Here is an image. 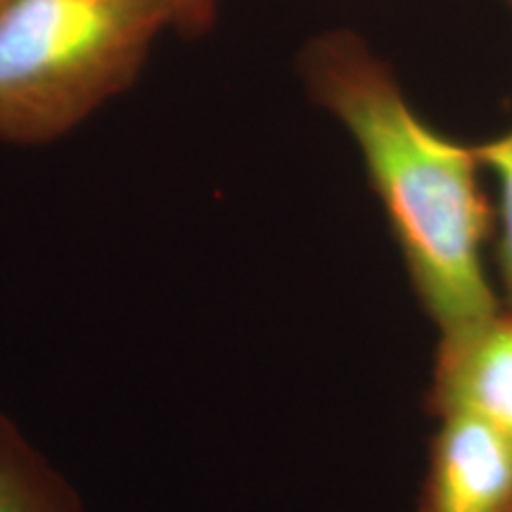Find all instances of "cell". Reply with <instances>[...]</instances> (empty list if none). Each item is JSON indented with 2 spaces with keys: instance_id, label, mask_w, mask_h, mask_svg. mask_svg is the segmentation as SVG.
Instances as JSON below:
<instances>
[{
  "instance_id": "obj_3",
  "label": "cell",
  "mask_w": 512,
  "mask_h": 512,
  "mask_svg": "<svg viewBox=\"0 0 512 512\" xmlns=\"http://www.w3.org/2000/svg\"><path fill=\"white\" fill-rule=\"evenodd\" d=\"M415 512H510L512 434L467 413H439Z\"/></svg>"
},
{
  "instance_id": "obj_9",
  "label": "cell",
  "mask_w": 512,
  "mask_h": 512,
  "mask_svg": "<svg viewBox=\"0 0 512 512\" xmlns=\"http://www.w3.org/2000/svg\"><path fill=\"white\" fill-rule=\"evenodd\" d=\"M508 3H510V8H512V0H508Z\"/></svg>"
},
{
  "instance_id": "obj_7",
  "label": "cell",
  "mask_w": 512,
  "mask_h": 512,
  "mask_svg": "<svg viewBox=\"0 0 512 512\" xmlns=\"http://www.w3.org/2000/svg\"><path fill=\"white\" fill-rule=\"evenodd\" d=\"M178 34L185 38H202L214 29L219 19V0H166Z\"/></svg>"
},
{
  "instance_id": "obj_4",
  "label": "cell",
  "mask_w": 512,
  "mask_h": 512,
  "mask_svg": "<svg viewBox=\"0 0 512 512\" xmlns=\"http://www.w3.org/2000/svg\"><path fill=\"white\" fill-rule=\"evenodd\" d=\"M427 411L467 413L512 434V309L437 337Z\"/></svg>"
},
{
  "instance_id": "obj_10",
  "label": "cell",
  "mask_w": 512,
  "mask_h": 512,
  "mask_svg": "<svg viewBox=\"0 0 512 512\" xmlns=\"http://www.w3.org/2000/svg\"><path fill=\"white\" fill-rule=\"evenodd\" d=\"M510 512H512V510H510Z\"/></svg>"
},
{
  "instance_id": "obj_5",
  "label": "cell",
  "mask_w": 512,
  "mask_h": 512,
  "mask_svg": "<svg viewBox=\"0 0 512 512\" xmlns=\"http://www.w3.org/2000/svg\"><path fill=\"white\" fill-rule=\"evenodd\" d=\"M0 512H86L79 491L0 411Z\"/></svg>"
},
{
  "instance_id": "obj_1",
  "label": "cell",
  "mask_w": 512,
  "mask_h": 512,
  "mask_svg": "<svg viewBox=\"0 0 512 512\" xmlns=\"http://www.w3.org/2000/svg\"><path fill=\"white\" fill-rule=\"evenodd\" d=\"M297 74L313 105L354 140L437 337L501 309L486 261L494 200L475 143H460L422 119L392 64L351 29L309 38L297 55Z\"/></svg>"
},
{
  "instance_id": "obj_2",
  "label": "cell",
  "mask_w": 512,
  "mask_h": 512,
  "mask_svg": "<svg viewBox=\"0 0 512 512\" xmlns=\"http://www.w3.org/2000/svg\"><path fill=\"white\" fill-rule=\"evenodd\" d=\"M171 24L166 0H15L0 12V143L72 133L136 83Z\"/></svg>"
},
{
  "instance_id": "obj_6",
  "label": "cell",
  "mask_w": 512,
  "mask_h": 512,
  "mask_svg": "<svg viewBox=\"0 0 512 512\" xmlns=\"http://www.w3.org/2000/svg\"><path fill=\"white\" fill-rule=\"evenodd\" d=\"M475 152L486 176L496 185L491 252L498 297L505 309H512V126L475 143Z\"/></svg>"
},
{
  "instance_id": "obj_8",
  "label": "cell",
  "mask_w": 512,
  "mask_h": 512,
  "mask_svg": "<svg viewBox=\"0 0 512 512\" xmlns=\"http://www.w3.org/2000/svg\"><path fill=\"white\" fill-rule=\"evenodd\" d=\"M12 3H15V0H0V12H5V10H8Z\"/></svg>"
}]
</instances>
